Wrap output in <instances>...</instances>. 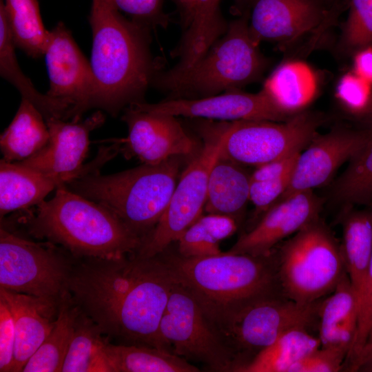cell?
Returning a JSON list of instances; mask_svg holds the SVG:
<instances>
[{
  "mask_svg": "<svg viewBox=\"0 0 372 372\" xmlns=\"http://www.w3.org/2000/svg\"><path fill=\"white\" fill-rule=\"evenodd\" d=\"M44 56L50 80L46 94L70 107L72 121L81 120L85 112L94 108L96 79L90 62L63 23L49 31Z\"/></svg>",
  "mask_w": 372,
  "mask_h": 372,
  "instance_id": "obj_16",
  "label": "cell"
},
{
  "mask_svg": "<svg viewBox=\"0 0 372 372\" xmlns=\"http://www.w3.org/2000/svg\"><path fill=\"white\" fill-rule=\"evenodd\" d=\"M234 218L217 214L202 215L179 237L178 254L185 258H202L220 254V242L238 229Z\"/></svg>",
  "mask_w": 372,
  "mask_h": 372,
  "instance_id": "obj_34",
  "label": "cell"
},
{
  "mask_svg": "<svg viewBox=\"0 0 372 372\" xmlns=\"http://www.w3.org/2000/svg\"><path fill=\"white\" fill-rule=\"evenodd\" d=\"M358 371L372 372V360L363 365Z\"/></svg>",
  "mask_w": 372,
  "mask_h": 372,
  "instance_id": "obj_49",
  "label": "cell"
},
{
  "mask_svg": "<svg viewBox=\"0 0 372 372\" xmlns=\"http://www.w3.org/2000/svg\"><path fill=\"white\" fill-rule=\"evenodd\" d=\"M348 353L339 348L320 347L298 360L289 372H337L342 371Z\"/></svg>",
  "mask_w": 372,
  "mask_h": 372,
  "instance_id": "obj_39",
  "label": "cell"
},
{
  "mask_svg": "<svg viewBox=\"0 0 372 372\" xmlns=\"http://www.w3.org/2000/svg\"><path fill=\"white\" fill-rule=\"evenodd\" d=\"M143 105L151 111L174 116L226 122L247 120L281 122L291 117L280 112L261 90L251 94L236 89L200 98L167 99L156 103L143 101Z\"/></svg>",
  "mask_w": 372,
  "mask_h": 372,
  "instance_id": "obj_18",
  "label": "cell"
},
{
  "mask_svg": "<svg viewBox=\"0 0 372 372\" xmlns=\"http://www.w3.org/2000/svg\"><path fill=\"white\" fill-rule=\"evenodd\" d=\"M159 334L167 350L188 362H201L214 371H234L236 367L234 354L222 335L176 280L161 320Z\"/></svg>",
  "mask_w": 372,
  "mask_h": 372,
  "instance_id": "obj_10",
  "label": "cell"
},
{
  "mask_svg": "<svg viewBox=\"0 0 372 372\" xmlns=\"http://www.w3.org/2000/svg\"><path fill=\"white\" fill-rule=\"evenodd\" d=\"M331 196L346 209L355 206L372 209V137L349 161L332 186Z\"/></svg>",
  "mask_w": 372,
  "mask_h": 372,
  "instance_id": "obj_35",
  "label": "cell"
},
{
  "mask_svg": "<svg viewBox=\"0 0 372 372\" xmlns=\"http://www.w3.org/2000/svg\"><path fill=\"white\" fill-rule=\"evenodd\" d=\"M251 174L220 155L209 173L205 211L228 216L240 223L249 201Z\"/></svg>",
  "mask_w": 372,
  "mask_h": 372,
  "instance_id": "obj_25",
  "label": "cell"
},
{
  "mask_svg": "<svg viewBox=\"0 0 372 372\" xmlns=\"http://www.w3.org/2000/svg\"><path fill=\"white\" fill-rule=\"evenodd\" d=\"M86 259L67 282L79 310L103 334L166 349L159 326L176 278L162 254Z\"/></svg>",
  "mask_w": 372,
  "mask_h": 372,
  "instance_id": "obj_1",
  "label": "cell"
},
{
  "mask_svg": "<svg viewBox=\"0 0 372 372\" xmlns=\"http://www.w3.org/2000/svg\"><path fill=\"white\" fill-rule=\"evenodd\" d=\"M342 225L344 262L360 305L372 255V209H345Z\"/></svg>",
  "mask_w": 372,
  "mask_h": 372,
  "instance_id": "obj_26",
  "label": "cell"
},
{
  "mask_svg": "<svg viewBox=\"0 0 372 372\" xmlns=\"http://www.w3.org/2000/svg\"><path fill=\"white\" fill-rule=\"evenodd\" d=\"M353 63V72L372 85V45L356 51Z\"/></svg>",
  "mask_w": 372,
  "mask_h": 372,
  "instance_id": "obj_44",
  "label": "cell"
},
{
  "mask_svg": "<svg viewBox=\"0 0 372 372\" xmlns=\"http://www.w3.org/2000/svg\"><path fill=\"white\" fill-rule=\"evenodd\" d=\"M318 88L316 74L306 63L292 60L279 65L265 81L261 91L283 114L304 111Z\"/></svg>",
  "mask_w": 372,
  "mask_h": 372,
  "instance_id": "obj_24",
  "label": "cell"
},
{
  "mask_svg": "<svg viewBox=\"0 0 372 372\" xmlns=\"http://www.w3.org/2000/svg\"><path fill=\"white\" fill-rule=\"evenodd\" d=\"M320 118L307 112L285 121H222L220 155L242 166L256 167L300 152L317 134Z\"/></svg>",
  "mask_w": 372,
  "mask_h": 372,
  "instance_id": "obj_11",
  "label": "cell"
},
{
  "mask_svg": "<svg viewBox=\"0 0 372 372\" xmlns=\"http://www.w3.org/2000/svg\"><path fill=\"white\" fill-rule=\"evenodd\" d=\"M362 119L366 121L370 124L369 127H372V101L369 108V110L367 111L366 115Z\"/></svg>",
  "mask_w": 372,
  "mask_h": 372,
  "instance_id": "obj_48",
  "label": "cell"
},
{
  "mask_svg": "<svg viewBox=\"0 0 372 372\" xmlns=\"http://www.w3.org/2000/svg\"><path fill=\"white\" fill-rule=\"evenodd\" d=\"M238 1H240V0H238Z\"/></svg>",
  "mask_w": 372,
  "mask_h": 372,
  "instance_id": "obj_50",
  "label": "cell"
},
{
  "mask_svg": "<svg viewBox=\"0 0 372 372\" xmlns=\"http://www.w3.org/2000/svg\"><path fill=\"white\" fill-rule=\"evenodd\" d=\"M320 347L318 337L307 328H295L281 334L237 372H289L301 358Z\"/></svg>",
  "mask_w": 372,
  "mask_h": 372,
  "instance_id": "obj_32",
  "label": "cell"
},
{
  "mask_svg": "<svg viewBox=\"0 0 372 372\" xmlns=\"http://www.w3.org/2000/svg\"><path fill=\"white\" fill-rule=\"evenodd\" d=\"M52 198L28 217L29 232L62 245L78 257L114 259L136 253L142 239L102 205L70 190L56 188Z\"/></svg>",
  "mask_w": 372,
  "mask_h": 372,
  "instance_id": "obj_4",
  "label": "cell"
},
{
  "mask_svg": "<svg viewBox=\"0 0 372 372\" xmlns=\"http://www.w3.org/2000/svg\"><path fill=\"white\" fill-rule=\"evenodd\" d=\"M283 293L301 304L330 294L347 273L340 244L318 218L274 249Z\"/></svg>",
  "mask_w": 372,
  "mask_h": 372,
  "instance_id": "obj_7",
  "label": "cell"
},
{
  "mask_svg": "<svg viewBox=\"0 0 372 372\" xmlns=\"http://www.w3.org/2000/svg\"><path fill=\"white\" fill-rule=\"evenodd\" d=\"M72 265L52 246L0 229V288L56 304L67 292Z\"/></svg>",
  "mask_w": 372,
  "mask_h": 372,
  "instance_id": "obj_12",
  "label": "cell"
},
{
  "mask_svg": "<svg viewBox=\"0 0 372 372\" xmlns=\"http://www.w3.org/2000/svg\"><path fill=\"white\" fill-rule=\"evenodd\" d=\"M322 300L301 304L289 298L280 288L247 304L222 333L236 358L234 371L237 372L283 333L313 325L318 318Z\"/></svg>",
  "mask_w": 372,
  "mask_h": 372,
  "instance_id": "obj_9",
  "label": "cell"
},
{
  "mask_svg": "<svg viewBox=\"0 0 372 372\" xmlns=\"http://www.w3.org/2000/svg\"><path fill=\"white\" fill-rule=\"evenodd\" d=\"M300 152L294 153L257 167L251 174V180L276 179L291 174Z\"/></svg>",
  "mask_w": 372,
  "mask_h": 372,
  "instance_id": "obj_43",
  "label": "cell"
},
{
  "mask_svg": "<svg viewBox=\"0 0 372 372\" xmlns=\"http://www.w3.org/2000/svg\"><path fill=\"white\" fill-rule=\"evenodd\" d=\"M358 311V300L346 273L334 290L320 302V347L342 349L349 355L357 332Z\"/></svg>",
  "mask_w": 372,
  "mask_h": 372,
  "instance_id": "obj_22",
  "label": "cell"
},
{
  "mask_svg": "<svg viewBox=\"0 0 372 372\" xmlns=\"http://www.w3.org/2000/svg\"><path fill=\"white\" fill-rule=\"evenodd\" d=\"M90 65L96 79L94 108L116 116L143 101L157 74L149 51L148 28L126 19L106 0H92Z\"/></svg>",
  "mask_w": 372,
  "mask_h": 372,
  "instance_id": "obj_2",
  "label": "cell"
},
{
  "mask_svg": "<svg viewBox=\"0 0 372 372\" xmlns=\"http://www.w3.org/2000/svg\"><path fill=\"white\" fill-rule=\"evenodd\" d=\"M335 96L347 112L363 118L372 101V85L355 72H348L339 80Z\"/></svg>",
  "mask_w": 372,
  "mask_h": 372,
  "instance_id": "obj_37",
  "label": "cell"
},
{
  "mask_svg": "<svg viewBox=\"0 0 372 372\" xmlns=\"http://www.w3.org/2000/svg\"><path fill=\"white\" fill-rule=\"evenodd\" d=\"M16 342L15 322L12 311L0 296V371L12 372Z\"/></svg>",
  "mask_w": 372,
  "mask_h": 372,
  "instance_id": "obj_42",
  "label": "cell"
},
{
  "mask_svg": "<svg viewBox=\"0 0 372 372\" xmlns=\"http://www.w3.org/2000/svg\"><path fill=\"white\" fill-rule=\"evenodd\" d=\"M14 316L16 342L12 372L24 366L54 327L58 304L40 298L0 288Z\"/></svg>",
  "mask_w": 372,
  "mask_h": 372,
  "instance_id": "obj_20",
  "label": "cell"
},
{
  "mask_svg": "<svg viewBox=\"0 0 372 372\" xmlns=\"http://www.w3.org/2000/svg\"><path fill=\"white\" fill-rule=\"evenodd\" d=\"M117 10L123 11L132 21L148 29L167 24L168 17L164 13L163 0H106Z\"/></svg>",
  "mask_w": 372,
  "mask_h": 372,
  "instance_id": "obj_38",
  "label": "cell"
},
{
  "mask_svg": "<svg viewBox=\"0 0 372 372\" xmlns=\"http://www.w3.org/2000/svg\"><path fill=\"white\" fill-rule=\"evenodd\" d=\"M49 138L43 114L30 101L22 98L14 117L0 136L2 159L23 161L44 147Z\"/></svg>",
  "mask_w": 372,
  "mask_h": 372,
  "instance_id": "obj_27",
  "label": "cell"
},
{
  "mask_svg": "<svg viewBox=\"0 0 372 372\" xmlns=\"http://www.w3.org/2000/svg\"><path fill=\"white\" fill-rule=\"evenodd\" d=\"M247 5L249 30L254 41L292 43L331 25L343 10L323 0H240Z\"/></svg>",
  "mask_w": 372,
  "mask_h": 372,
  "instance_id": "obj_14",
  "label": "cell"
},
{
  "mask_svg": "<svg viewBox=\"0 0 372 372\" xmlns=\"http://www.w3.org/2000/svg\"><path fill=\"white\" fill-rule=\"evenodd\" d=\"M105 121L102 110H98L83 121L67 122L52 118L46 120L50 138L47 145L31 157L20 161L37 171L72 176L76 179L100 172L101 168L121 152V140L99 149L96 156L83 165L90 146V133Z\"/></svg>",
  "mask_w": 372,
  "mask_h": 372,
  "instance_id": "obj_13",
  "label": "cell"
},
{
  "mask_svg": "<svg viewBox=\"0 0 372 372\" xmlns=\"http://www.w3.org/2000/svg\"><path fill=\"white\" fill-rule=\"evenodd\" d=\"M181 10L183 12V21L185 24L189 19L192 9L193 7L194 0H177Z\"/></svg>",
  "mask_w": 372,
  "mask_h": 372,
  "instance_id": "obj_46",
  "label": "cell"
},
{
  "mask_svg": "<svg viewBox=\"0 0 372 372\" xmlns=\"http://www.w3.org/2000/svg\"><path fill=\"white\" fill-rule=\"evenodd\" d=\"M103 335L99 327L79 310L61 371L112 372L106 352L107 341Z\"/></svg>",
  "mask_w": 372,
  "mask_h": 372,
  "instance_id": "obj_31",
  "label": "cell"
},
{
  "mask_svg": "<svg viewBox=\"0 0 372 372\" xmlns=\"http://www.w3.org/2000/svg\"><path fill=\"white\" fill-rule=\"evenodd\" d=\"M291 174L276 179L251 180L249 201L257 213L263 214L282 197L289 186Z\"/></svg>",
  "mask_w": 372,
  "mask_h": 372,
  "instance_id": "obj_40",
  "label": "cell"
},
{
  "mask_svg": "<svg viewBox=\"0 0 372 372\" xmlns=\"http://www.w3.org/2000/svg\"><path fill=\"white\" fill-rule=\"evenodd\" d=\"M322 203L308 190L293 194L268 209L228 251L251 256L270 254L280 242L319 218Z\"/></svg>",
  "mask_w": 372,
  "mask_h": 372,
  "instance_id": "obj_19",
  "label": "cell"
},
{
  "mask_svg": "<svg viewBox=\"0 0 372 372\" xmlns=\"http://www.w3.org/2000/svg\"><path fill=\"white\" fill-rule=\"evenodd\" d=\"M372 325V255L360 302L357 332L344 365L351 362L364 345Z\"/></svg>",
  "mask_w": 372,
  "mask_h": 372,
  "instance_id": "obj_41",
  "label": "cell"
},
{
  "mask_svg": "<svg viewBox=\"0 0 372 372\" xmlns=\"http://www.w3.org/2000/svg\"><path fill=\"white\" fill-rule=\"evenodd\" d=\"M106 352L112 372H198L199 369L173 353L139 344H113Z\"/></svg>",
  "mask_w": 372,
  "mask_h": 372,
  "instance_id": "obj_29",
  "label": "cell"
},
{
  "mask_svg": "<svg viewBox=\"0 0 372 372\" xmlns=\"http://www.w3.org/2000/svg\"><path fill=\"white\" fill-rule=\"evenodd\" d=\"M164 252L166 254H161L176 280L192 295L221 335L247 304L281 288L274 249L269 255L258 256L227 251L185 258Z\"/></svg>",
  "mask_w": 372,
  "mask_h": 372,
  "instance_id": "obj_3",
  "label": "cell"
},
{
  "mask_svg": "<svg viewBox=\"0 0 372 372\" xmlns=\"http://www.w3.org/2000/svg\"><path fill=\"white\" fill-rule=\"evenodd\" d=\"M342 28L341 48L353 52L372 45V0H349Z\"/></svg>",
  "mask_w": 372,
  "mask_h": 372,
  "instance_id": "obj_36",
  "label": "cell"
},
{
  "mask_svg": "<svg viewBox=\"0 0 372 372\" xmlns=\"http://www.w3.org/2000/svg\"><path fill=\"white\" fill-rule=\"evenodd\" d=\"M3 7L15 46L34 59L44 55L49 31L44 28L38 0H5Z\"/></svg>",
  "mask_w": 372,
  "mask_h": 372,
  "instance_id": "obj_33",
  "label": "cell"
},
{
  "mask_svg": "<svg viewBox=\"0 0 372 372\" xmlns=\"http://www.w3.org/2000/svg\"><path fill=\"white\" fill-rule=\"evenodd\" d=\"M331 7L348 8L349 0H323Z\"/></svg>",
  "mask_w": 372,
  "mask_h": 372,
  "instance_id": "obj_47",
  "label": "cell"
},
{
  "mask_svg": "<svg viewBox=\"0 0 372 372\" xmlns=\"http://www.w3.org/2000/svg\"><path fill=\"white\" fill-rule=\"evenodd\" d=\"M251 36L247 16L232 21L225 34L186 71L156 74L152 83L175 98H200L220 94L257 80L267 63Z\"/></svg>",
  "mask_w": 372,
  "mask_h": 372,
  "instance_id": "obj_6",
  "label": "cell"
},
{
  "mask_svg": "<svg viewBox=\"0 0 372 372\" xmlns=\"http://www.w3.org/2000/svg\"><path fill=\"white\" fill-rule=\"evenodd\" d=\"M185 158L173 157L156 165L142 164L110 175L94 173L66 186L108 209L143 241L167 207Z\"/></svg>",
  "mask_w": 372,
  "mask_h": 372,
  "instance_id": "obj_5",
  "label": "cell"
},
{
  "mask_svg": "<svg viewBox=\"0 0 372 372\" xmlns=\"http://www.w3.org/2000/svg\"><path fill=\"white\" fill-rule=\"evenodd\" d=\"M371 137V127L361 130L340 127L322 135L317 134L299 154L289 186L278 200L325 185Z\"/></svg>",
  "mask_w": 372,
  "mask_h": 372,
  "instance_id": "obj_17",
  "label": "cell"
},
{
  "mask_svg": "<svg viewBox=\"0 0 372 372\" xmlns=\"http://www.w3.org/2000/svg\"><path fill=\"white\" fill-rule=\"evenodd\" d=\"M176 117L151 111L143 101L129 105L121 117L128 134L122 139L121 153L149 165L177 156L192 158L200 148Z\"/></svg>",
  "mask_w": 372,
  "mask_h": 372,
  "instance_id": "obj_15",
  "label": "cell"
},
{
  "mask_svg": "<svg viewBox=\"0 0 372 372\" xmlns=\"http://www.w3.org/2000/svg\"><path fill=\"white\" fill-rule=\"evenodd\" d=\"M75 180L72 176L45 174L19 162L0 161V217L37 205L52 191Z\"/></svg>",
  "mask_w": 372,
  "mask_h": 372,
  "instance_id": "obj_21",
  "label": "cell"
},
{
  "mask_svg": "<svg viewBox=\"0 0 372 372\" xmlns=\"http://www.w3.org/2000/svg\"><path fill=\"white\" fill-rule=\"evenodd\" d=\"M372 360V325L366 341L358 354L344 367V371H358L365 364Z\"/></svg>",
  "mask_w": 372,
  "mask_h": 372,
  "instance_id": "obj_45",
  "label": "cell"
},
{
  "mask_svg": "<svg viewBox=\"0 0 372 372\" xmlns=\"http://www.w3.org/2000/svg\"><path fill=\"white\" fill-rule=\"evenodd\" d=\"M13 42L6 20L3 0H0V74L43 114L45 121L56 118H70V107L65 103L38 92L22 72L17 63Z\"/></svg>",
  "mask_w": 372,
  "mask_h": 372,
  "instance_id": "obj_28",
  "label": "cell"
},
{
  "mask_svg": "<svg viewBox=\"0 0 372 372\" xmlns=\"http://www.w3.org/2000/svg\"><path fill=\"white\" fill-rule=\"evenodd\" d=\"M220 0H194L193 7L180 45L174 51L177 64L166 71L183 72L193 66L226 32L227 26L220 10Z\"/></svg>",
  "mask_w": 372,
  "mask_h": 372,
  "instance_id": "obj_23",
  "label": "cell"
},
{
  "mask_svg": "<svg viewBox=\"0 0 372 372\" xmlns=\"http://www.w3.org/2000/svg\"><path fill=\"white\" fill-rule=\"evenodd\" d=\"M203 144L181 172L167 207L136 254L158 256L203 215L210 171L220 155L223 140L222 122L205 121L199 127Z\"/></svg>",
  "mask_w": 372,
  "mask_h": 372,
  "instance_id": "obj_8",
  "label": "cell"
},
{
  "mask_svg": "<svg viewBox=\"0 0 372 372\" xmlns=\"http://www.w3.org/2000/svg\"><path fill=\"white\" fill-rule=\"evenodd\" d=\"M79 309L67 291L61 299L54 327L28 360L23 372H59L74 331Z\"/></svg>",
  "mask_w": 372,
  "mask_h": 372,
  "instance_id": "obj_30",
  "label": "cell"
}]
</instances>
